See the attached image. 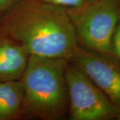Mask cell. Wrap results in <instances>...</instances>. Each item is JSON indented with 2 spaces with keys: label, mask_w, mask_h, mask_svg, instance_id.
<instances>
[{
  "label": "cell",
  "mask_w": 120,
  "mask_h": 120,
  "mask_svg": "<svg viewBox=\"0 0 120 120\" xmlns=\"http://www.w3.org/2000/svg\"><path fill=\"white\" fill-rule=\"evenodd\" d=\"M0 36L17 41L30 55L71 60L79 45L67 8L20 0L1 17Z\"/></svg>",
  "instance_id": "1"
},
{
  "label": "cell",
  "mask_w": 120,
  "mask_h": 120,
  "mask_svg": "<svg viewBox=\"0 0 120 120\" xmlns=\"http://www.w3.org/2000/svg\"><path fill=\"white\" fill-rule=\"evenodd\" d=\"M68 61L30 55L20 79L23 89V117L60 120L69 115Z\"/></svg>",
  "instance_id": "2"
},
{
  "label": "cell",
  "mask_w": 120,
  "mask_h": 120,
  "mask_svg": "<svg viewBox=\"0 0 120 120\" xmlns=\"http://www.w3.org/2000/svg\"><path fill=\"white\" fill-rule=\"evenodd\" d=\"M80 45L112 55V39L120 16V0L86 1L67 8Z\"/></svg>",
  "instance_id": "3"
},
{
  "label": "cell",
  "mask_w": 120,
  "mask_h": 120,
  "mask_svg": "<svg viewBox=\"0 0 120 120\" xmlns=\"http://www.w3.org/2000/svg\"><path fill=\"white\" fill-rule=\"evenodd\" d=\"M71 120H120V109L72 61L66 64Z\"/></svg>",
  "instance_id": "4"
},
{
  "label": "cell",
  "mask_w": 120,
  "mask_h": 120,
  "mask_svg": "<svg viewBox=\"0 0 120 120\" xmlns=\"http://www.w3.org/2000/svg\"><path fill=\"white\" fill-rule=\"evenodd\" d=\"M86 73L120 109V61L112 55L79 45L69 60Z\"/></svg>",
  "instance_id": "5"
},
{
  "label": "cell",
  "mask_w": 120,
  "mask_h": 120,
  "mask_svg": "<svg viewBox=\"0 0 120 120\" xmlns=\"http://www.w3.org/2000/svg\"><path fill=\"white\" fill-rule=\"evenodd\" d=\"M30 56L26 48L17 41L0 36V82L20 80Z\"/></svg>",
  "instance_id": "6"
},
{
  "label": "cell",
  "mask_w": 120,
  "mask_h": 120,
  "mask_svg": "<svg viewBox=\"0 0 120 120\" xmlns=\"http://www.w3.org/2000/svg\"><path fill=\"white\" fill-rule=\"evenodd\" d=\"M23 89L21 80L4 82L0 95V120L23 117Z\"/></svg>",
  "instance_id": "7"
},
{
  "label": "cell",
  "mask_w": 120,
  "mask_h": 120,
  "mask_svg": "<svg viewBox=\"0 0 120 120\" xmlns=\"http://www.w3.org/2000/svg\"><path fill=\"white\" fill-rule=\"evenodd\" d=\"M48 4L54 5L65 8H76L86 3V0H35Z\"/></svg>",
  "instance_id": "8"
},
{
  "label": "cell",
  "mask_w": 120,
  "mask_h": 120,
  "mask_svg": "<svg viewBox=\"0 0 120 120\" xmlns=\"http://www.w3.org/2000/svg\"><path fill=\"white\" fill-rule=\"evenodd\" d=\"M112 55L120 61V16L112 37Z\"/></svg>",
  "instance_id": "9"
},
{
  "label": "cell",
  "mask_w": 120,
  "mask_h": 120,
  "mask_svg": "<svg viewBox=\"0 0 120 120\" xmlns=\"http://www.w3.org/2000/svg\"><path fill=\"white\" fill-rule=\"evenodd\" d=\"M20 0H0V16L3 17Z\"/></svg>",
  "instance_id": "10"
},
{
  "label": "cell",
  "mask_w": 120,
  "mask_h": 120,
  "mask_svg": "<svg viewBox=\"0 0 120 120\" xmlns=\"http://www.w3.org/2000/svg\"><path fill=\"white\" fill-rule=\"evenodd\" d=\"M95 1V0H86V1H87V2H89V1Z\"/></svg>",
  "instance_id": "11"
},
{
  "label": "cell",
  "mask_w": 120,
  "mask_h": 120,
  "mask_svg": "<svg viewBox=\"0 0 120 120\" xmlns=\"http://www.w3.org/2000/svg\"><path fill=\"white\" fill-rule=\"evenodd\" d=\"M1 17L0 16V23H1Z\"/></svg>",
  "instance_id": "12"
}]
</instances>
